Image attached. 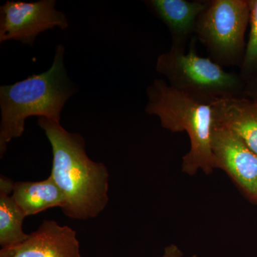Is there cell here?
<instances>
[{"label": "cell", "instance_id": "6", "mask_svg": "<svg viewBox=\"0 0 257 257\" xmlns=\"http://www.w3.org/2000/svg\"><path fill=\"white\" fill-rule=\"evenodd\" d=\"M55 6V0L7 1L0 8V42L14 40L32 46L42 32L55 28L65 30L68 20Z\"/></svg>", "mask_w": 257, "mask_h": 257}, {"label": "cell", "instance_id": "8", "mask_svg": "<svg viewBox=\"0 0 257 257\" xmlns=\"http://www.w3.org/2000/svg\"><path fill=\"white\" fill-rule=\"evenodd\" d=\"M0 257H82L77 231L55 220L42 221L23 242L0 250Z\"/></svg>", "mask_w": 257, "mask_h": 257}, {"label": "cell", "instance_id": "16", "mask_svg": "<svg viewBox=\"0 0 257 257\" xmlns=\"http://www.w3.org/2000/svg\"><path fill=\"white\" fill-rule=\"evenodd\" d=\"M15 183V182L8 177L2 175L0 178V192L10 194H13Z\"/></svg>", "mask_w": 257, "mask_h": 257}, {"label": "cell", "instance_id": "15", "mask_svg": "<svg viewBox=\"0 0 257 257\" xmlns=\"http://www.w3.org/2000/svg\"><path fill=\"white\" fill-rule=\"evenodd\" d=\"M158 257H185L183 252L178 246L176 244H171L167 246L164 250L163 253ZM189 257H198L197 255H192Z\"/></svg>", "mask_w": 257, "mask_h": 257}, {"label": "cell", "instance_id": "12", "mask_svg": "<svg viewBox=\"0 0 257 257\" xmlns=\"http://www.w3.org/2000/svg\"><path fill=\"white\" fill-rule=\"evenodd\" d=\"M26 216L12 194L0 192V245L2 248L11 247L23 242L29 234L24 231Z\"/></svg>", "mask_w": 257, "mask_h": 257}, {"label": "cell", "instance_id": "14", "mask_svg": "<svg viewBox=\"0 0 257 257\" xmlns=\"http://www.w3.org/2000/svg\"><path fill=\"white\" fill-rule=\"evenodd\" d=\"M243 81V97L248 98L257 106V71Z\"/></svg>", "mask_w": 257, "mask_h": 257}, {"label": "cell", "instance_id": "10", "mask_svg": "<svg viewBox=\"0 0 257 257\" xmlns=\"http://www.w3.org/2000/svg\"><path fill=\"white\" fill-rule=\"evenodd\" d=\"M214 124L229 128L257 155V106L243 96L221 98L209 103Z\"/></svg>", "mask_w": 257, "mask_h": 257}, {"label": "cell", "instance_id": "11", "mask_svg": "<svg viewBox=\"0 0 257 257\" xmlns=\"http://www.w3.org/2000/svg\"><path fill=\"white\" fill-rule=\"evenodd\" d=\"M12 196L26 217L52 208L62 209L66 204L64 193L51 176L37 182H15Z\"/></svg>", "mask_w": 257, "mask_h": 257}, {"label": "cell", "instance_id": "7", "mask_svg": "<svg viewBox=\"0 0 257 257\" xmlns=\"http://www.w3.org/2000/svg\"><path fill=\"white\" fill-rule=\"evenodd\" d=\"M211 153L214 170L227 174L250 200L257 204V155L229 128L213 124Z\"/></svg>", "mask_w": 257, "mask_h": 257}, {"label": "cell", "instance_id": "3", "mask_svg": "<svg viewBox=\"0 0 257 257\" xmlns=\"http://www.w3.org/2000/svg\"><path fill=\"white\" fill-rule=\"evenodd\" d=\"M145 111L155 115L162 127L172 133L188 134L190 148L182 158V171L196 175L199 170L210 175L214 170L211 153L212 111L210 104L200 102L157 79L147 87Z\"/></svg>", "mask_w": 257, "mask_h": 257}, {"label": "cell", "instance_id": "4", "mask_svg": "<svg viewBox=\"0 0 257 257\" xmlns=\"http://www.w3.org/2000/svg\"><path fill=\"white\" fill-rule=\"evenodd\" d=\"M196 37L189 42V50L171 47L161 54L156 70L171 87L195 100L209 104L221 98L243 96L244 81L240 74L225 71L209 57L196 52Z\"/></svg>", "mask_w": 257, "mask_h": 257}, {"label": "cell", "instance_id": "1", "mask_svg": "<svg viewBox=\"0 0 257 257\" xmlns=\"http://www.w3.org/2000/svg\"><path fill=\"white\" fill-rule=\"evenodd\" d=\"M38 124L52 147L50 176L65 196L64 215L77 220L97 217L109 203L107 167L89 158L82 135L46 118H38Z\"/></svg>", "mask_w": 257, "mask_h": 257}, {"label": "cell", "instance_id": "2", "mask_svg": "<svg viewBox=\"0 0 257 257\" xmlns=\"http://www.w3.org/2000/svg\"><path fill=\"white\" fill-rule=\"evenodd\" d=\"M64 54L63 45H57L53 63L46 72L0 87L1 159L8 144L23 135L30 116L60 122L64 104L77 92L64 67Z\"/></svg>", "mask_w": 257, "mask_h": 257}, {"label": "cell", "instance_id": "9", "mask_svg": "<svg viewBox=\"0 0 257 257\" xmlns=\"http://www.w3.org/2000/svg\"><path fill=\"white\" fill-rule=\"evenodd\" d=\"M209 0H150V9L168 28L172 47L186 48L195 37L198 19L207 8Z\"/></svg>", "mask_w": 257, "mask_h": 257}, {"label": "cell", "instance_id": "13", "mask_svg": "<svg viewBox=\"0 0 257 257\" xmlns=\"http://www.w3.org/2000/svg\"><path fill=\"white\" fill-rule=\"evenodd\" d=\"M248 3L251 30L243 62L240 67V76L243 80L257 71V0H248Z\"/></svg>", "mask_w": 257, "mask_h": 257}, {"label": "cell", "instance_id": "5", "mask_svg": "<svg viewBox=\"0 0 257 257\" xmlns=\"http://www.w3.org/2000/svg\"><path fill=\"white\" fill-rule=\"evenodd\" d=\"M250 20L248 0H209L198 19L195 37L221 67H241Z\"/></svg>", "mask_w": 257, "mask_h": 257}]
</instances>
